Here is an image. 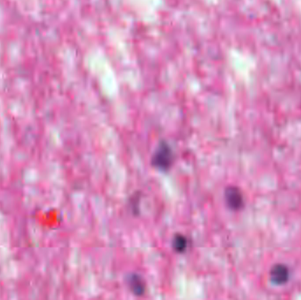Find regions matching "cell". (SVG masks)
<instances>
[{
	"label": "cell",
	"instance_id": "obj_5",
	"mask_svg": "<svg viewBox=\"0 0 301 300\" xmlns=\"http://www.w3.org/2000/svg\"><path fill=\"white\" fill-rule=\"evenodd\" d=\"M172 246L175 251L178 253H183L188 247V240L183 235L178 234L174 238L173 242H172Z\"/></svg>",
	"mask_w": 301,
	"mask_h": 300
},
{
	"label": "cell",
	"instance_id": "obj_3",
	"mask_svg": "<svg viewBox=\"0 0 301 300\" xmlns=\"http://www.w3.org/2000/svg\"><path fill=\"white\" fill-rule=\"evenodd\" d=\"M271 279L277 285H282L289 280V270L286 265L277 264L271 270Z\"/></svg>",
	"mask_w": 301,
	"mask_h": 300
},
{
	"label": "cell",
	"instance_id": "obj_4",
	"mask_svg": "<svg viewBox=\"0 0 301 300\" xmlns=\"http://www.w3.org/2000/svg\"><path fill=\"white\" fill-rule=\"evenodd\" d=\"M129 285L131 287V290L134 294L136 296H140L145 292V284L142 277L136 275L132 274L129 278Z\"/></svg>",
	"mask_w": 301,
	"mask_h": 300
},
{
	"label": "cell",
	"instance_id": "obj_2",
	"mask_svg": "<svg viewBox=\"0 0 301 300\" xmlns=\"http://www.w3.org/2000/svg\"><path fill=\"white\" fill-rule=\"evenodd\" d=\"M225 199L229 208L238 210L242 208L243 196L241 190L236 187H229L225 191Z\"/></svg>",
	"mask_w": 301,
	"mask_h": 300
},
{
	"label": "cell",
	"instance_id": "obj_1",
	"mask_svg": "<svg viewBox=\"0 0 301 300\" xmlns=\"http://www.w3.org/2000/svg\"><path fill=\"white\" fill-rule=\"evenodd\" d=\"M173 160V150L170 145L166 142H161L157 146L155 152L152 156L151 164L161 171H166L170 168Z\"/></svg>",
	"mask_w": 301,
	"mask_h": 300
}]
</instances>
